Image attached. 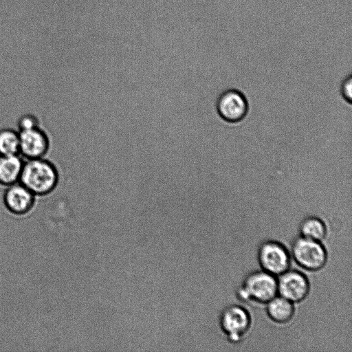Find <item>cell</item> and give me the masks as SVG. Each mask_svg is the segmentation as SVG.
Instances as JSON below:
<instances>
[{"instance_id": "8", "label": "cell", "mask_w": 352, "mask_h": 352, "mask_svg": "<svg viewBox=\"0 0 352 352\" xmlns=\"http://www.w3.org/2000/svg\"><path fill=\"white\" fill-rule=\"evenodd\" d=\"M277 289L280 296L293 303L299 302L307 296L309 283L307 278L300 272L288 270L279 275Z\"/></svg>"}, {"instance_id": "15", "label": "cell", "mask_w": 352, "mask_h": 352, "mask_svg": "<svg viewBox=\"0 0 352 352\" xmlns=\"http://www.w3.org/2000/svg\"><path fill=\"white\" fill-rule=\"evenodd\" d=\"M340 93L342 98L349 104L352 101V78L351 76L346 77L340 86Z\"/></svg>"}, {"instance_id": "2", "label": "cell", "mask_w": 352, "mask_h": 352, "mask_svg": "<svg viewBox=\"0 0 352 352\" xmlns=\"http://www.w3.org/2000/svg\"><path fill=\"white\" fill-rule=\"evenodd\" d=\"M238 294L242 300L267 303L278 294L277 280L264 270L254 272L246 276Z\"/></svg>"}, {"instance_id": "10", "label": "cell", "mask_w": 352, "mask_h": 352, "mask_svg": "<svg viewBox=\"0 0 352 352\" xmlns=\"http://www.w3.org/2000/svg\"><path fill=\"white\" fill-rule=\"evenodd\" d=\"M19 155H0V186L5 188L19 182L23 164Z\"/></svg>"}, {"instance_id": "5", "label": "cell", "mask_w": 352, "mask_h": 352, "mask_svg": "<svg viewBox=\"0 0 352 352\" xmlns=\"http://www.w3.org/2000/svg\"><path fill=\"white\" fill-rule=\"evenodd\" d=\"M19 155L24 160L47 157L50 149L51 142L47 133L42 126L19 131Z\"/></svg>"}, {"instance_id": "4", "label": "cell", "mask_w": 352, "mask_h": 352, "mask_svg": "<svg viewBox=\"0 0 352 352\" xmlns=\"http://www.w3.org/2000/svg\"><path fill=\"white\" fill-rule=\"evenodd\" d=\"M258 261L264 271L279 276L289 270L291 256L280 243L267 241L258 248Z\"/></svg>"}, {"instance_id": "6", "label": "cell", "mask_w": 352, "mask_h": 352, "mask_svg": "<svg viewBox=\"0 0 352 352\" xmlns=\"http://www.w3.org/2000/svg\"><path fill=\"white\" fill-rule=\"evenodd\" d=\"M249 105L245 96L240 91L230 89L223 91L217 101V110L225 121L236 123L246 116Z\"/></svg>"}, {"instance_id": "1", "label": "cell", "mask_w": 352, "mask_h": 352, "mask_svg": "<svg viewBox=\"0 0 352 352\" xmlns=\"http://www.w3.org/2000/svg\"><path fill=\"white\" fill-rule=\"evenodd\" d=\"M58 182L56 166L46 157L24 161L19 182L36 197L45 196L53 192Z\"/></svg>"}, {"instance_id": "11", "label": "cell", "mask_w": 352, "mask_h": 352, "mask_svg": "<svg viewBox=\"0 0 352 352\" xmlns=\"http://www.w3.org/2000/svg\"><path fill=\"white\" fill-rule=\"evenodd\" d=\"M269 318L277 323H286L293 317L294 314V303L281 297L275 296L268 302L266 307Z\"/></svg>"}, {"instance_id": "7", "label": "cell", "mask_w": 352, "mask_h": 352, "mask_svg": "<svg viewBox=\"0 0 352 352\" xmlns=\"http://www.w3.org/2000/svg\"><path fill=\"white\" fill-rule=\"evenodd\" d=\"M220 326L231 341L237 342L248 331L251 318L243 307L232 305L226 307L219 318Z\"/></svg>"}, {"instance_id": "3", "label": "cell", "mask_w": 352, "mask_h": 352, "mask_svg": "<svg viewBox=\"0 0 352 352\" xmlns=\"http://www.w3.org/2000/svg\"><path fill=\"white\" fill-rule=\"evenodd\" d=\"M292 256L299 266L309 271L322 269L327 261V253L321 242L302 236L294 241Z\"/></svg>"}, {"instance_id": "12", "label": "cell", "mask_w": 352, "mask_h": 352, "mask_svg": "<svg viewBox=\"0 0 352 352\" xmlns=\"http://www.w3.org/2000/svg\"><path fill=\"white\" fill-rule=\"evenodd\" d=\"M300 232L302 237L321 242L326 236L327 228L320 218L308 217L300 223Z\"/></svg>"}, {"instance_id": "9", "label": "cell", "mask_w": 352, "mask_h": 352, "mask_svg": "<svg viewBox=\"0 0 352 352\" xmlns=\"http://www.w3.org/2000/svg\"><path fill=\"white\" fill-rule=\"evenodd\" d=\"M36 196L20 182L6 188L3 196L6 208L12 214H25L34 207Z\"/></svg>"}, {"instance_id": "14", "label": "cell", "mask_w": 352, "mask_h": 352, "mask_svg": "<svg viewBox=\"0 0 352 352\" xmlns=\"http://www.w3.org/2000/svg\"><path fill=\"white\" fill-rule=\"evenodd\" d=\"M41 126L38 117L33 113H25L19 117L17 121V131H21Z\"/></svg>"}, {"instance_id": "13", "label": "cell", "mask_w": 352, "mask_h": 352, "mask_svg": "<svg viewBox=\"0 0 352 352\" xmlns=\"http://www.w3.org/2000/svg\"><path fill=\"white\" fill-rule=\"evenodd\" d=\"M19 151L20 139L19 131L12 128L1 129L0 155H19Z\"/></svg>"}]
</instances>
